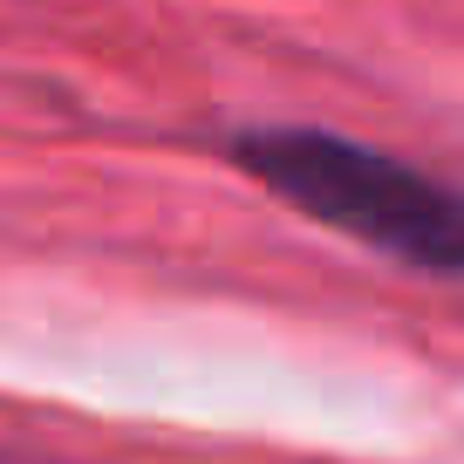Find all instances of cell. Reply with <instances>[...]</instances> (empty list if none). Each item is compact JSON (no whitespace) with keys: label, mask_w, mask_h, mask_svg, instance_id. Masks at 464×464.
Here are the masks:
<instances>
[{"label":"cell","mask_w":464,"mask_h":464,"mask_svg":"<svg viewBox=\"0 0 464 464\" xmlns=\"http://www.w3.org/2000/svg\"><path fill=\"white\" fill-rule=\"evenodd\" d=\"M226 158L314 226L417 274L464 280V185L450 178L314 123H246L226 137Z\"/></svg>","instance_id":"1"}]
</instances>
